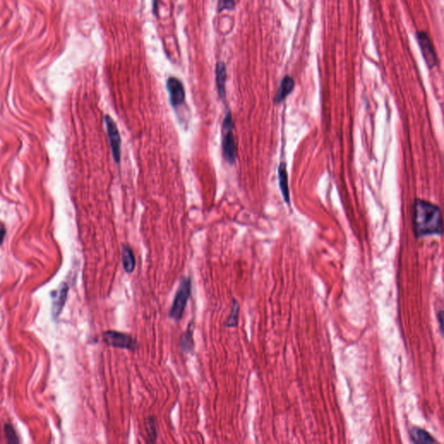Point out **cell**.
I'll list each match as a JSON object with an SVG mask.
<instances>
[{
  "label": "cell",
  "mask_w": 444,
  "mask_h": 444,
  "mask_svg": "<svg viewBox=\"0 0 444 444\" xmlns=\"http://www.w3.org/2000/svg\"><path fill=\"white\" fill-rule=\"evenodd\" d=\"M5 433H6V438H7V441L9 442H11V443L18 442V439H17V436H16V433H15L13 428L11 427V425H6L5 426Z\"/></svg>",
  "instance_id": "e0dca14e"
},
{
  "label": "cell",
  "mask_w": 444,
  "mask_h": 444,
  "mask_svg": "<svg viewBox=\"0 0 444 444\" xmlns=\"http://www.w3.org/2000/svg\"><path fill=\"white\" fill-rule=\"evenodd\" d=\"M167 89L169 90L170 103L173 106H178L183 104L185 99V91L180 80L175 77H170L167 83Z\"/></svg>",
  "instance_id": "8992f818"
},
{
  "label": "cell",
  "mask_w": 444,
  "mask_h": 444,
  "mask_svg": "<svg viewBox=\"0 0 444 444\" xmlns=\"http://www.w3.org/2000/svg\"><path fill=\"white\" fill-rule=\"evenodd\" d=\"M293 89H294V80L293 77L290 76H285L284 78L282 79L281 84L276 92L274 103L275 104L282 103L291 93L293 92Z\"/></svg>",
  "instance_id": "ba28073f"
},
{
  "label": "cell",
  "mask_w": 444,
  "mask_h": 444,
  "mask_svg": "<svg viewBox=\"0 0 444 444\" xmlns=\"http://www.w3.org/2000/svg\"><path fill=\"white\" fill-rule=\"evenodd\" d=\"M103 340L104 343L116 348L135 350L136 346V342L134 338L130 337V335L125 334L123 332H115V331H108L104 332L103 334Z\"/></svg>",
  "instance_id": "3957f363"
},
{
  "label": "cell",
  "mask_w": 444,
  "mask_h": 444,
  "mask_svg": "<svg viewBox=\"0 0 444 444\" xmlns=\"http://www.w3.org/2000/svg\"><path fill=\"white\" fill-rule=\"evenodd\" d=\"M414 233L416 238L429 235H441L442 233V217L438 206L434 203L416 199L413 204Z\"/></svg>",
  "instance_id": "6da1fadb"
},
{
  "label": "cell",
  "mask_w": 444,
  "mask_h": 444,
  "mask_svg": "<svg viewBox=\"0 0 444 444\" xmlns=\"http://www.w3.org/2000/svg\"><path fill=\"white\" fill-rule=\"evenodd\" d=\"M226 135L223 140V153L226 160L230 164H233L236 155V145L234 142L233 130H225Z\"/></svg>",
  "instance_id": "52a82bcc"
},
{
  "label": "cell",
  "mask_w": 444,
  "mask_h": 444,
  "mask_svg": "<svg viewBox=\"0 0 444 444\" xmlns=\"http://www.w3.org/2000/svg\"><path fill=\"white\" fill-rule=\"evenodd\" d=\"M410 437L416 444L436 443V441L428 431L421 428L414 427L410 430Z\"/></svg>",
  "instance_id": "30bf717a"
},
{
  "label": "cell",
  "mask_w": 444,
  "mask_h": 444,
  "mask_svg": "<svg viewBox=\"0 0 444 444\" xmlns=\"http://www.w3.org/2000/svg\"><path fill=\"white\" fill-rule=\"evenodd\" d=\"M4 235H5V230H2V229H0V242L2 241V239H3Z\"/></svg>",
  "instance_id": "ffe728a7"
},
{
  "label": "cell",
  "mask_w": 444,
  "mask_h": 444,
  "mask_svg": "<svg viewBox=\"0 0 444 444\" xmlns=\"http://www.w3.org/2000/svg\"><path fill=\"white\" fill-rule=\"evenodd\" d=\"M234 6V0H219L218 7L219 11L223 10H231Z\"/></svg>",
  "instance_id": "ac0fdd59"
},
{
  "label": "cell",
  "mask_w": 444,
  "mask_h": 444,
  "mask_svg": "<svg viewBox=\"0 0 444 444\" xmlns=\"http://www.w3.org/2000/svg\"><path fill=\"white\" fill-rule=\"evenodd\" d=\"M105 123L107 125V131L110 138V146L112 149L113 156L116 163H119L121 159V138L119 135L117 127L115 122L110 116L105 117Z\"/></svg>",
  "instance_id": "5b68a950"
},
{
  "label": "cell",
  "mask_w": 444,
  "mask_h": 444,
  "mask_svg": "<svg viewBox=\"0 0 444 444\" xmlns=\"http://www.w3.org/2000/svg\"><path fill=\"white\" fill-rule=\"evenodd\" d=\"M190 295H191V280L189 278H183L176 291L174 302L170 309V317L173 319L180 320L181 318Z\"/></svg>",
  "instance_id": "7a4b0ae2"
},
{
  "label": "cell",
  "mask_w": 444,
  "mask_h": 444,
  "mask_svg": "<svg viewBox=\"0 0 444 444\" xmlns=\"http://www.w3.org/2000/svg\"><path fill=\"white\" fill-rule=\"evenodd\" d=\"M68 286L66 284H62L59 289L55 293V297L53 299V312L56 316L60 314L62 311L64 305H65L66 297H67Z\"/></svg>",
  "instance_id": "7c38bea8"
},
{
  "label": "cell",
  "mask_w": 444,
  "mask_h": 444,
  "mask_svg": "<svg viewBox=\"0 0 444 444\" xmlns=\"http://www.w3.org/2000/svg\"><path fill=\"white\" fill-rule=\"evenodd\" d=\"M146 430L149 435L150 441H154L157 438V430H156V425H155V419L153 417H148L146 420Z\"/></svg>",
  "instance_id": "9a60e30c"
},
{
  "label": "cell",
  "mask_w": 444,
  "mask_h": 444,
  "mask_svg": "<svg viewBox=\"0 0 444 444\" xmlns=\"http://www.w3.org/2000/svg\"><path fill=\"white\" fill-rule=\"evenodd\" d=\"M226 79L227 72L226 66L223 63H218L216 65V84L218 93L221 100L226 97Z\"/></svg>",
  "instance_id": "8fae6325"
},
{
  "label": "cell",
  "mask_w": 444,
  "mask_h": 444,
  "mask_svg": "<svg viewBox=\"0 0 444 444\" xmlns=\"http://www.w3.org/2000/svg\"><path fill=\"white\" fill-rule=\"evenodd\" d=\"M278 174L279 189L281 190V194L283 195L285 201L287 204H289V186H288V174H287V164H286V163H281L279 164L278 169Z\"/></svg>",
  "instance_id": "9c48e42d"
},
{
  "label": "cell",
  "mask_w": 444,
  "mask_h": 444,
  "mask_svg": "<svg viewBox=\"0 0 444 444\" xmlns=\"http://www.w3.org/2000/svg\"><path fill=\"white\" fill-rule=\"evenodd\" d=\"M417 39H418L419 45L422 51V56L425 57V62L430 69L435 67L437 65V58H436V52L434 50L432 43L430 41V37L427 33L423 31L417 33Z\"/></svg>",
  "instance_id": "277c9868"
},
{
  "label": "cell",
  "mask_w": 444,
  "mask_h": 444,
  "mask_svg": "<svg viewBox=\"0 0 444 444\" xmlns=\"http://www.w3.org/2000/svg\"><path fill=\"white\" fill-rule=\"evenodd\" d=\"M122 261L124 270L127 273H132L135 267V260L133 252L129 247H124L122 252Z\"/></svg>",
  "instance_id": "4fadbf2b"
},
{
  "label": "cell",
  "mask_w": 444,
  "mask_h": 444,
  "mask_svg": "<svg viewBox=\"0 0 444 444\" xmlns=\"http://www.w3.org/2000/svg\"><path fill=\"white\" fill-rule=\"evenodd\" d=\"M180 345H181V347H183V350L185 352H189L191 350L192 346H193V340H192V332L190 328L187 331L186 333H184L183 337H181Z\"/></svg>",
  "instance_id": "2e32d148"
},
{
  "label": "cell",
  "mask_w": 444,
  "mask_h": 444,
  "mask_svg": "<svg viewBox=\"0 0 444 444\" xmlns=\"http://www.w3.org/2000/svg\"><path fill=\"white\" fill-rule=\"evenodd\" d=\"M239 306L238 301L233 300V308L231 311L230 316L228 317V319L226 322V327L228 328H233L236 327L238 325V318H239Z\"/></svg>",
  "instance_id": "5bb4252c"
},
{
  "label": "cell",
  "mask_w": 444,
  "mask_h": 444,
  "mask_svg": "<svg viewBox=\"0 0 444 444\" xmlns=\"http://www.w3.org/2000/svg\"><path fill=\"white\" fill-rule=\"evenodd\" d=\"M442 318H443V312H442V310L441 311H439V312H437V319H438L439 322V326H440V331H441V334L442 335V328H443V325H442Z\"/></svg>",
  "instance_id": "d6986e66"
}]
</instances>
